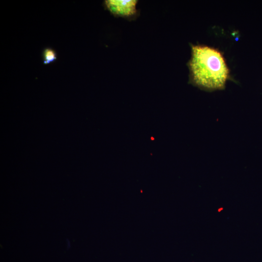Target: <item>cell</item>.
<instances>
[{
    "label": "cell",
    "instance_id": "2",
    "mask_svg": "<svg viewBox=\"0 0 262 262\" xmlns=\"http://www.w3.org/2000/svg\"><path fill=\"white\" fill-rule=\"evenodd\" d=\"M137 2L136 0H106L103 5L115 16L131 19L138 15Z\"/></svg>",
    "mask_w": 262,
    "mask_h": 262
},
{
    "label": "cell",
    "instance_id": "1",
    "mask_svg": "<svg viewBox=\"0 0 262 262\" xmlns=\"http://www.w3.org/2000/svg\"><path fill=\"white\" fill-rule=\"evenodd\" d=\"M189 66L196 85L209 90L224 88L229 69L218 50L205 46H192Z\"/></svg>",
    "mask_w": 262,
    "mask_h": 262
},
{
    "label": "cell",
    "instance_id": "3",
    "mask_svg": "<svg viewBox=\"0 0 262 262\" xmlns=\"http://www.w3.org/2000/svg\"><path fill=\"white\" fill-rule=\"evenodd\" d=\"M43 63L47 65L57 59V53L52 48H45L42 52Z\"/></svg>",
    "mask_w": 262,
    "mask_h": 262
}]
</instances>
